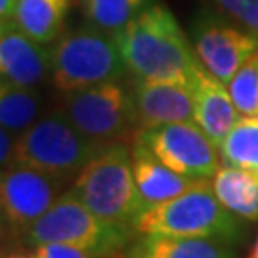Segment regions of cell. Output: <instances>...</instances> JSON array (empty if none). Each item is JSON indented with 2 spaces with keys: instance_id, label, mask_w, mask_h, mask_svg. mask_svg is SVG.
Masks as SVG:
<instances>
[{
  "instance_id": "obj_26",
  "label": "cell",
  "mask_w": 258,
  "mask_h": 258,
  "mask_svg": "<svg viewBox=\"0 0 258 258\" xmlns=\"http://www.w3.org/2000/svg\"><path fill=\"white\" fill-rule=\"evenodd\" d=\"M10 237H16V235H14V231H12V228H10V224L6 222V218L2 216V212H0V243L8 241Z\"/></svg>"
},
{
  "instance_id": "obj_18",
  "label": "cell",
  "mask_w": 258,
  "mask_h": 258,
  "mask_svg": "<svg viewBox=\"0 0 258 258\" xmlns=\"http://www.w3.org/2000/svg\"><path fill=\"white\" fill-rule=\"evenodd\" d=\"M42 109L44 100L37 88L0 79V124L16 138L42 117Z\"/></svg>"
},
{
  "instance_id": "obj_11",
  "label": "cell",
  "mask_w": 258,
  "mask_h": 258,
  "mask_svg": "<svg viewBox=\"0 0 258 258\" xmlns=\"http://www.w3.org/2000/svg\"><path fill=\"white\" fill-rule=\"evenodd\" d=\"M128 92L138 130L195 120V98L189 84L136 79Z\"/></svg>"
},
{
  "instance_id": "obj_15",
  "label": "cell",
  "mask_w": 258,
  "mask_h": 258,
  "mask_svg": "<svg viewBox=\"0 0 258 258\" xmlns=\"http://www.w3.org/2000/svg\"><path fill=\"white\" fill-rule=\"evenodd\" d=\"M134 258H235L231 241L212 237L142 235L132 247Z\"/></svg>"
},
{
  "instance_id": "obj_2",
  "label": "cell",
  "mask_w": 258,
  "mask_h": 258,
  "mask_svg": "<svg viewBox=\"0 0 258 258\" xmlns=\"http://www.w3.org/2000/svg\"><path fill=\"white\" fill-rule=\"evenodd\" d=\"M73 189L100 220L134 231L142 209L132 170V146L124 142L103 144L77 176Z\"/></svg>"
},
{
  "instance_id": "obj_28",
  "label": "cell",
  "mask_w": 258,
  "mask_h": 258,
  "mask_svg": "<svg viewBox=\"0 0 258 258\" xmlns=\"http://www.w3.org/2000/svg\"><path fill=\"white\" fill-rule=\"evenodd\" d=\"M249 258H258V239H256V243H254V249H252Z\"/></svg>"
},
{
  "instance_id": "obj_14",
  "label": "cell",
  "mask_w": 258,
  "mask_h": 258,
  "mask_svg": "<svg viewBox=\"0 0 258 258\" xmlns=\"http://www.w3.org/2000/svg\"><path fill=\"white\" fill-rule=\"evenodd\" d=\"M132 170L142 212L174 199L197 182L195 178L178 174L163 165L146 146L138 142L132 144Z\"/></svg>"
},
{
  "instance_id": "obj_24",
  "label": "cell",
  "mask_w": 258,
  "mask_h": 258,
  "mask_svg": "<svg viewBox=\"0 0 258 258\" xmlns=\"http://www.w3.org/2000/svg\"><path fill=\"white\" fill-rule=\"evenodd\" d=\"M16 142L18 138L0 124V170L16 163Z\"/></svg>"
},
{
  "instance_id": "obj_23",
  "label": "cell",
  "mask_w": 258,
  "mask_h": 258,
  "mask_svg": "<svg viewBox=\"0 0 258 258\" xmlns=\"http://www.w3.org/2000/svg\"><path fill=\"white\" fill-rule=\"evenodd\" d=\"M35 254L38 258H103L98 252L67 243H42L35 245Z\"/></svg>"
},
{
  "instance_id": "obj_25",
  "label": "cell",
  "mask_w": 258,
  "mask_h": 258,
  "mask_svg": "<svg viewBox=\"0 0 258 258\" xmlns=\"http://www.w3.org/2000/svg\"><path fill=\"white\" fill-rule=\"evenodd\" d=\"M18 0H0V21H8L14 14Z\"/></svg>"
},
{
  "instance_id": "obj_4",
  "label": "cell",
  "mask_w": 258,
  "mask_h": 258,
  "mask_svg": "<svg viewBox=\"0 0 258 258\" xmlns=\"http://www.w3.org/2000/svg\"><path fill=\"white\" fill-rule=\"evenodd\" d=\"M52 84L61 94L117 83L126 71L115 35L88 25L57 38L50 50Z\"/></svg>"
},
{
  "instance_id": "obj_6",
  "label": "cell",
  "mask_w": 258,
  "mask_h": 258,
  "mask_svg": "<svg viewBox=\"0 0 258 258\" xmlns=\"http://www.w3.org/2000/svg\"><path fill=\"white\" fill-rule=\"evenodd\" d=\"M130 231L113 228L100 220L79 199L75 189L65 191L21 237L35 245L67 243L98 252L103 258H115L119 249L128 241Z\"/></svg>"
},
{
  "instance_id": "obj_29",
  "label": "cell",
  "mask_w": 258,
  "mask_h": 258,
  "mask_svg": "<svg viewBox=\"0 0 258 258\" xmlns=\"http://www.w3.org/2000/svg\"><path fill=\"white\" fill-rule=\"evenodd\" d=\"M6 25H8V21H0V33L4 31V27H6Z\"/></svg>"
},
{
  "instance_id": "obj_22",
  "label": "cell",
  "mask_w": 258,
  "mask_h": 258,
  "mask_svg": "<svg viewBox=\"0 0 258 258\" xmlns=\"http://www.w3.org/2000/svg\"><path fill=\"white\" fill-rule=\"evenodd\" d=\"M216 8L237 21L245 31L258 37V0H211Z\"/></svg>"
},
{
  "instance_id": "obj_9",
  "label": "cell",
  "mask_w": 258,
  "mask_h": 258,
  "mask_svg": "<svg viewBox=\"0 0 258 258\" xmlns=\"http://www.w3.org/2000/svg\"><path fill=\"white\" fill-rule=\"evenodd\" d=\"M63 185L23 163H12L0 170V212L16 237H23L59 199Z\"/></svg>"
},
{
  "instance_id": "obj_12",
  "label": "cell",
  "mask_w": 258,
  "mask_h": 258,
  "mask_svg": "<svg viewBox=\"0 0 258 258\" xmlns=\"http://www.w3.org/2000/svg\"><path fill=\"white\" fill-rule=\"evenodd\" d=\"M48 77H52L50 50L8 21L0 33V79L37 88Z\"/></svg>"
},
{
  "instance_id": "obj_1",
  "label": "cell",
  "mask_w": 258,
  "mask_h": 258,
  "mask_svg": "<svg viewBox=\"0 0 258 258\" xmlns=\"http://www.w3.org/2000/svg\"><path fill=\"white\" fill-rule=\"evenodd\" d=\"M115 38L126 69L136 79L191 86L201 61L166 6L151 4Z\"/></svg>"
},
{
  "instance_id": "obj_16",
  "label": "cell",
  "mask_w": 258,
  "mask_h": 258,
  "mask_svg": "<svg viewBox=\"0 0 258 258\" xmlns=\"http://www.w3.org/2000/svg\"><path fill=\"white\" fill-rule=\"evenodd\" d=\"M212 189L231 214L241 220H258V172L237 168V166H220L211 180Z\"/></svg>"
},
{
  "instance_id": "obj_8",
  "label": "cell",
  "mask_w": 258,
  "mask_h": 258,
  "mask_svg": "<svg viewBox=\"0 0 258 258\" xmlns=\"http://www.w3.org/2000/svg\"><path fill=\"white\" fill-rule=\"evenodd\" d=\"M134 142L172 168L178 174L203 180L216 174L220 168L218 148L195 122H170L136 132Z\"/></svg>"
},
{
  "instance_id": "obj_5",
  "label": "cell",
  "mask_w": 258,
  "mask_h": 258,
  "mask_svg": "<svg viewBox=\"0 0 258 258\" xmlns=\"http://www.w3.org/2000/svg\"><path fill=\"white\" fill-rule=\"evenodd\" d=\"M103 144L81 134L61 111H50L18 136L16 163L37 168L59 182L77 180Z\"/></svg>"
},
{
  "instance_id": "obj_10",
  "label": "cell",
  "mask_w": 258,
  "mask_h": 258,
  "mask_svg": "<svg viewBox=\"0 0 258 258\" xmlns=\"http://www.w3.org/2000/svg\"><path fill=\"white\" fill-rule=\"evenodd\" d=\"M191 46L205 69L228 84L258 50V37L224 23L216 16L201 14L191 25Z\"/></svg>"
},
{
  "instance_id": "obj_13",
  "label": "cell",
  "mask_w": 258,
  "mask_h": 258,
  "mask_svg": "<svg viewBox=\"0 0 258 258\" xmlns=\"http://www.w3.org/2000/svg\"><path fill=\"white\" fill-rule=\"evenodd\" d=\"M191 88L195 98V124L218 148L241 119V113L231 100L228 84L218 81L203 65L197 67Z\"/></svg>"
},
{
  "instance_id": "obj_7",
  "label": "cell",
  "mask_w": 258,
  "mask_h": 258,
  "mask_svg": "<svg viewBox=\"0 0 258 258\" xmlns=\"http://www.w3.org/2000/svg\"><path fill=\"white\" fill-rule=\"evenodd\" d=\"M59 111L96 144L122 142L138 132L130 92L119 83H103L63 94Z\"/></svg>"
},
{
  "instance_id": "obj_30",
  "label": "cell",
  "mask_w": 258,
  "mask_h": 258,
  "mask_svg": "<svg viewBox=\"0 0 258 258\" xmlns=\"http://www.w3.org/2000/svg\"><path fill=\"white\" fill-rule=\"evenodd\" d=\"M254 55H256V57H258V50H256V52H254Z\"/></svg>"
},
{
  "instance_id": "obj_27",
  "label": "cell",
  "mask_w": 258,
  "mask_h": 258,
  "mask_svg": "<svg viewBox=\"0 0 258 258\" xmlns=\"http://www.w3.org/2000/svg\"><path fill=\"white\" fill-rule=\"evenodd\" d=\"M2 258H38L37 254H23V252H10V254H4Z\"/></svg>"
},
{
  "instance_id": "obj_21",
  "label": "cell",
  "mask_w": 258,
  "mask_h": 258,
  "mask_svg": "<svg viewBox=\"0 0 258 258\" xmlns=\"http://www.w3.org/2000/svg\"><path fill=\"white\" fill-rule=\"evenodd\" d=\"M228 90L243 117L258 115V57L250 55L241 69L231 77Z\"/></svg>"
},
{
  "instance_id": "obj_17",
  "label": "cell",
  "mask_w": 258,
  "mask_h": 258,
  "mask_svg": "<svg viewBox=\"0 0 258 258\" xmlns=\"http://www.w3.org/2000/svg\"><path fill=\"white\" fill-rule=\"evenodd\" d=\"M71 0H18L12 14V23L37 40L50 44L61 35Z\"/></svg>"
},
{
  "instance_id": "obj_3",
  "label": "cell",
  "mask_w": 258,
  "mask_h": 258,
  "mask_svg": "<svg viewBox=\"0 0 258 258\" xmlns=\"http://www.w3.org/2000/svg\"><path fill=\"white\" fill-rule=\"evenodd\" d=\"M134 231L140 235L237 241L241 224L237 216L218 201L211 180L205 178L174 199L142 212L134 222Z\"/></svg>"
},
{
  "instance_id": "obj_20",
  "label": "cell",
  "mask_w": 258,
  "mask_h": 258,
  "mask_svg": "<svg viewBox=\"0 0 258 258\" xmlns=\"http://www.w3.org/2000/svg\"><path fill=\"white\" fill-rule=\"evenodd\" d=\"M153 0H83V10L90 25L117 35L132 23Z\"/></svg>"
},
{
  "instance_id": "obj_31",
  "label": "cell",
  "mask_w": 258,
  "mask_h": 258,
  "mask_svg": "<svg viewBox=\"0 0 258 258\" xmlns=\"http://www.w3.org/2000/svg\"><path fill=\"white\" fill-rule=\"evenodd\" d=\"M115 258H117V256H115ZM119 258H122V256H119ZM132 258H134V256H132Z\"/></svg>"
},
{
  "instance_id": "obj_19",
  "label": "cell",
  "mask_w": 258,
  "mask_h": 258,
  "mask_svg": "<svg viewBox=\"0 0 258 258\" xmlns=\"http://www.w3.org/2000/svg\"><path fill=\"white\" fill-rule=\"evenodd\" d=\"M220 163L258 172V115L241 117L218 146Z\"/></svg>"
}]
</instances>
